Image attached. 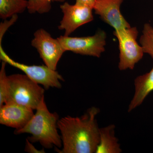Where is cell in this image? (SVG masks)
<instances>
[{
    "label": "cell",
    "mask_w": 153,
    "mask_h": 153,
    "mask_svg": "<svg viewBox=\"0 0 153 153\" xmlns=\"http://www.w3.org/2000/svg\"><path fill=\"white\" fill-rule=\"evenodd\" d=\"M25 151L27 152L30 153H45L44 149L39 150L36 149L34 146L27 139H26V145H25Z\"/></svg>",
    "instance_id": "ac0fdd59"
},
{
    "label": "cell",
    "mask_w": 153,
    "mask_h": 153,
    "mask_svg": "<svg viewBox=\"0 0 153 153\" xmlns=\"http://www.w3.org/2000/svg\"><path fill=\"white\" fill-rule=\"evenodd\" d=\"M134 92L128 106L130 112L141 105L147 97L153 91V67L142 75L137 76L134 80Z\"/></svg>",
    "instance_id": "8fae6325"
},
{
    "label": "cell",
    "mask_w": 153,
    "mask_h": 153,
    "mask_svg": "<svg viewBox=\"0 0 153 153\" xmlns=\"http://www.w3.org/2000/svg\"><path fill=\"white\" fill-rule=\"evenodd\" d=\"M28 0H0V17L6 19L27 9Z\"/></svg>",
    "instance_id": "4fadbf2b"
},
{
    "label": "cell",
    "mask_w": 153,
    "mask_h": 153,
    "mask_svg": "<svg viewBox=\"0 0 153 153\" xmlns=\"http://www.w3.org/2000/svg\"><path fill=\"white\" fill-rule=\"evenodd\" d=\"M114 124L100 129L99 143L95 153H121L122 152L118 139L115 135Z\"/></svg>",
    "instance_id": "7c38bea8"
},
{
    "label": "cell",
    "mask_w": 153,
    "mask_h": 153,
    "mask_svg": "<svg viewBox=\"0 0 153 153\" xmlns=\"http://www.w3.org/2000/svg\"><path fill=\"white\" fill-rule=\"evenodd\" d=\"M140 43L144 53L149 54L153 59V27L149 23L144 25Z\"/></svg>",
    "instance_id": "5bb4252c"
},
{
    "label": "cell",
    "mask_w": 153,
    "mask_h": 153,
    "mask_svg": "<svg viewBox=\"0 0 153 153\" xmlns=\"http://www.w3.org/2000/svg\"><path fill=\"white\" fill-rule=\"evenodd\" d=\"M33 110L13 102L5 103L0 106V123L16 130L20 129L33 117Z\"/></svg>",
    "instance_id": "30bf717a"
},
{
    "label": "cell",
    "mask_w": 153,
    "mask_h": 153,
    "mask_svg": "<svg viewBox=\"0 0 153 153\" xmlns=\"http://www.w3.org/2000/svg\"><path fill=\"white\" fill-rule=\"evenodd\" d=\"M138 34L137 29L135 27L114 32V35L118 41L120 54L118 66L120 71L132 70L143 58L144 52L137 41Z\"/></svg>",
    "instance_id": "277c9868"
},
{
    "label": "cell",
    "mask_w": 153,
    "mask_h": 153,
    "mask_svg": "<svg viewBox=\"0 0 153 153\" xmlns=\"http://www.w3.org/2000/svg\"><path fill=\"white\" fill-rule=\"evenodd\" d=\"M60 8L63 17L58 28L64 30V36H70L77 28L93 20V7L90 6L76 2L70 4L65 2Z\"/></svg>",
    "instance_id": "ba28073f"
},
{
    "label": "cell",
    "mask_w": 153,
    "mask_h": 153,
    "mask_svg": "<svg viewBox=\"0 0 153 153\" xmlns=\"http://www.w3.org/2000/svg\"><path fill=\"white\" fill-rule=\"evenodd\" d=\"M94 0H76V2L83 4L87 5L93 7Z\"/></svg>",
    "instance_id": "d6986e66"
},
{
    "label": "cell",
    "mask_w": 153,
    "mask_h": 153,
    "mask_svg": "<svg viewBox=\"0 0 153 153\" xmlns=\"http://www.w3.org/2000/svg\"><path fill=\"white\" fill-rule=\"evenodd\" d=\"M124 0H94L93 10L114 31L131 27L120 12Z\"/></svg>",
    "instance_id": "9c48e42d"
},
{
    "label": "cell",
    "mask_w": 153,
    "mask_h": 153,
    "mask_svg": "<svg viewBox=\"0 0 153 153\" xmlns=\"http://www.w3.org/2000/svg\"><path fill=\"white\" fill-rule=\"evenodd\" d=\"M31 42L32 46L37 49L44 64L52 70L56 71L57 63L66 51L57 38H52L43 29L37 30Z\"/></svg>",
    "instance_id": "52a82bcc"
},
{
    "label": "cell",
    "mask_w": 153,
    "mask_h": 153,
    "mask_svg": "<svg viewBox=\"0 0 153 153\" xmlns=\"http://www.w3.org/2000/svg\"><path fill=\"white\" fill-rule=\"evenodd\" d=\"M0 59L23 71L33 81L43 85L45 89L50 88H60L62 86L60 81H64V79L56 70H52L45 65L30 66L16 62L7 55L1 44H0Z\"/></svg>",
    "instance_id": "5b68a950"
},
{
    "label": "cell",
    "mask_w": 153,
    "mask_h": 153,
    "mask_svg": "<svg viewBox=\"0 0 153 153\" xmlns=\"http://www.w3.org/2000/svg\"><path fill=\"white\" fill-rule=\"evenodd\" d=\"M100 112L98 108H89L80 117L68 116L57 123L61 134L63 149L59 153H95L99 143L100 129L96 117Z\"/></svg>",
    "instance_id": "6da1fadb"
},
{
    "label": "cell",
    "mask_w": 153,
    "mask_h": 153,
    "mask_svg": "<svg viewBox=\"0 0 153 153\" xmlns=\"http://www.w3.org/2000/svg\"><path fill=\"white\" fill-rule=\"evenodd\" d=\"M8 81V92L6 103L13 102L36 110L44 98L45 88L26 74L9 75Z\"/></svg>",
    "instance_id": "3957f363"
},
{
    "label": "cell",
    "mask_w": 153,
    "mask_h": 153,
    "mask_svg": "<svg viewBox=\"0 0 153 153\" xmlns=\"http://www.w3.org/2000/svg\"><path fill=\"white\" fill-rule=\"evenodd\" d=\"M18 19V16L17 15H15L13 16L12 17V19H11L10 21L9 22H7L6 25L5 24L1 23V37H0V42H1L2 38L3 36H4V34L5 33L6 30H7L8 28L11 25H13V24L16 22V20ZM1 42H0V44H1Z\"/></svg>",
    "instance_id": "e0dca14e"
},
{
    "label": "cell",
    "mask_w": 153,
    "mask_h": 153,
    "mask_svg": "<svg viewBox=\"0 0 153 153\" xmlns=\"http://www.w3.org/2000/svg\"><path fill=\"white\" fill-rule=\"evenodd\" d=\"M65 0H28L27 10L30 13H48L52 8V2H64Z\"/></svg>",
    "instance_id": "9a60e30c"
},
{
    "label": "cell",
    "mask_w": 153,
    "mask_h": 153,
    "mask_svg": "<svg viewBox=\"0 0 153 153\" xmlns=\"http://www.w3.org/2000/svg\"><path fill=\"white\" fill-rule=\"evenodd\" d=\"M66 51L76 54L100 57L105 51L106 34L99 30L92 36L71 37L65 36L57 38Z\"/></svg>",
    "instance_id": "8992f818"
},
{
    "label": "cell",
    "mask_w": 153,
    "mask_h": 153,
    "mask_svg": "<svg viewBox=\"0 0 153 153\" xmlns=\"http://www.w3.org/2000/svg\"><path fill=\"white\" fill-rule=\"evenodd\" d=\"M28 123L23 128L15 130V134H30L27 139L31 143H39L47 149L54 146L60 148L62 142L57 131L59 117L57 113H51L48 109L44 98L42 100Z\"/></svg>",
    "instance_id": "7a4b0ae2"
},
{
    "label": "cell",
    "mask_w": 153,
    "mask_h": 153,
    "mask_svg": "<svg viewBox=\"0 0 153 153\" xmlns=\"http://www.w3.org/2000/svg\"><path fill=\"white\" fill-rule=\"evenodd\" d=\"M7 63L2 61L0 70V106L7 102L8 92V76L6 74V66Z\"/></svg>",
    "instance_id": "2e32d148"
}]
</instances>
